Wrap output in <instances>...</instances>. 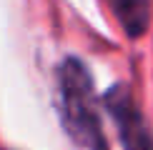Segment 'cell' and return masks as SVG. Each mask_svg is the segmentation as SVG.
I'll return each instance as SVG.
<instances>
[{"label":"cell","mask_w":153,"mask_h":150,"mask_svg":"<svg viewBox=\"0 0 153 150\" xmlns=\"http://www.w3.org/2000/svg\"><path fill=\"white\" fill-rule=\"evenodd\" d=\"M105 105L116 118V125L120 130V140H123L126 150H153V138L126 88H113L105 95Z\"/></svg>","instance_id":"7a4b0ae2"},{"label":"cell","mask_w":153,"mask_h":150,"mask_svg":"<svg viewBox=\"0 0 153 150\" xmlns=\"http://www.w3.org/2000/svg\"><path fill=\"white\" fill-rule=\"evenodd\" d=\"M60 93H63V120H65L68 133L88 150H105L98 112H95L93 103V83L88 70L78 60L63 62Z\"/></svg>","instance_id":"6da1fadb"},{"label":"cell","mask_w":153,"mask_h":150,"mask_svg":"<svg viewBox=\"0 0 153 150\" xmlns=\"http://www.w3.org/2000/svg\"><path fill=\"white\" fill-rule=\"evenodd\" d=\"M113 10H116L120 25L128 30L131 35H141L148 23V8L143 0H111Z\"/></svg>","instance_id":"3957f363"}]
</instances>
